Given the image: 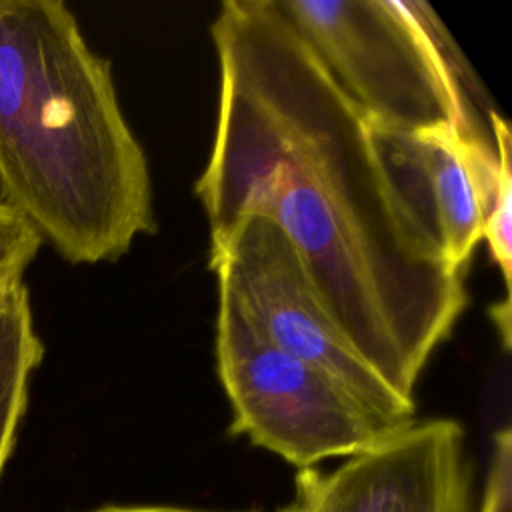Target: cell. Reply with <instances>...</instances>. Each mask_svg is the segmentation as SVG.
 Here are the masks:
<instances>
[{
    "instance_id": "cell-3",
    "label": "cell",
    "mask_w": 512,
    "mask_h": 512,
    "mask_svg": "<svg viewBox=\"0 0 512 512\" xmlns=\"http://www.w3.org/2000/svg\"><path fill=\"white\" fill-rule=\"evenodd\" d=\"M276 2L370 120L404 130L452 122L468 138L490 142L474 108L484 92L430 4Z\"/></svg>"
},
{
    "instance_id": "cell-6",
    "label": "cell",
    "mask_w": 512,
    "mask_h": 512,
    "mask_svg": "<svg viewBox=\"0 0 512 512\" xmlns=\"http://www.w3.org/2000/svg\"><path fill=\"white\" fill-rule=\"evenodd\" d=\"M282 512H472L466 432L450 418L410 422L324 474H296Z\"/></svg>"
},
{
    "instance_id": "cell-5",
    "label": "cell",
    "mask_w": 512,
    "mask_h": 512,
    "mask_svg": "<svg viewBox=\"0 0 512 512\" xmlns=\"http://www.w3.org/2000/svg\"><path fill=\"white\" fill-rule=\"evenodd\" d=\"M210 270L246 318L280 350L330 374L398 426L416 420V400L398 394L354 348L318 294L298 250L264 216L240 218L210 240Z\"/></svg>"
},
{
    "instance_id": "cell-8",
    "label": "cell",
    "mask_w": 512,
    "mask_h": 512,
    "mask_svg": "<svg viewBox=\"0 0 512 512\" xmlns=\"http://www.w3.org/2000/svg\"><path fill=\"white\" fill-rule=\"evenodd\" d=\"M44 358L24 278L0 286V474L28 408L34 370Z\"/></svg>"
},
{
    "instance_id": "cell-12",
    "label": "cell",
    "mask_w": 512,
    "mask_h": 512,
    "mask_svg": "<svg viewBox=\"0 0 512 512\" xmlns=\"http://www.w3.org/2000/svg\"><path fill=\"white\" fill-rule=\"evenodd\" d=\"M92 512H206V510H192V508H178V506H104Z\"/></svg>"
},
{
    "instance_id": "cell-1",
    "label": "cell",
    "mask_w": 512,
    "mask_h": 512,
    "mask_svg": "<svg viewBox=\"0 0 512 512\" xmlns=\"http://www.w3.org/2000/svg\"><path fill=\"white\" fill-rule=\"evenodd\" d=\"M212 150L194 194L222 238L272 220L364 360L414 400L422 370L468 304L376 152L368 116L276 0H224Z\"/></svg>"
},
{
    "instance_id": "cell-2",
    "label": "cell",
    "mask_w": 512,
    "mask_h": 512,
    "mask_svg": "<svg viewBox=\"0 0 512 512\" xmlns=\"http://www.w3.org/2000/svg\"><path fill=\"white\" fill-rule=\"evenodd\" d=\"M0 202L72 264L118 260L156 230L110 62L62 0H0Z\"/></svg>"
},
{
    "instance_id": "cell-4",
    "label": "cell",
    "mask_w": 512,
    "mask_h": 512,
    "mask_svg": "<svg viewBox=\"0 0 512 512\" xmlns=\"http://www.w3.org/2000/svg\"><path fill=\"white\" fill-rule=\"evenodd\" d=\"M214 354L232 408L230 432L298 470L328 458H350L404 428L330 374L266 340L222 286Z\"/></svg>"
},
{
    "instance_id": "cell-9",
    "label": "cell",
    "mask_w": 512,
    "mask_h": 512,
    "mask_svg": "<svg viewBox=\"0 0 512 512\" xmlns=\"http://www.w3.org/2000/svg\"><path fill=\"white\" fill-rule=\"evenodd\" d=\"M490 132L496 150V184L494 196L484 220L482 240H486L490 256L504 280V302H510L512 280V134L506 120L488 110Z\"/></svg>"
},
{
    "instance_id": "cell-10",
    "label": "cell",
    "mask_w": 512,
    "mask_h": 512,
    "mask_svg": "<svg viewBox=\"0 0 512 512\" xmlns=\"http://www.w3.org/2000/svg\"><path fill=\"white\" fill-rule=\"evenodd\" d=\"M40 246L38 234L0 202V286L24 278Z\"/></svg>"
},
{
    "instance_id": "cell-11",
    "label": "cell",
    "mask_w": 512,
    "mask_h": 512,
    "mask_svg": "<svg viewBox=\"0 0 512 512\" xmlns=\"http://www.w3.org/2000/svg\"><path fill=\"white\" fill-rule=\"evenodd\" d=\"M480 512H512V432H496Z\"/></svg>"
},
{
    "instance_id": "cell-7",
    "label": "cell",
    "mask_w": 512,
    "mask_h": 512,
    "mask_svg": "<svg viewBox=\"0 0 512 512\" xmlns=\"http://www.w3.org/2000/svg\"><path fill=\"white\" fill-rule=\"evenodd\" d=\"M370 130L402 202L444 262L464 274L494 196V144L468 138L452 122L404 130L370 120Z\"/></svg>"
}]
</instances>
